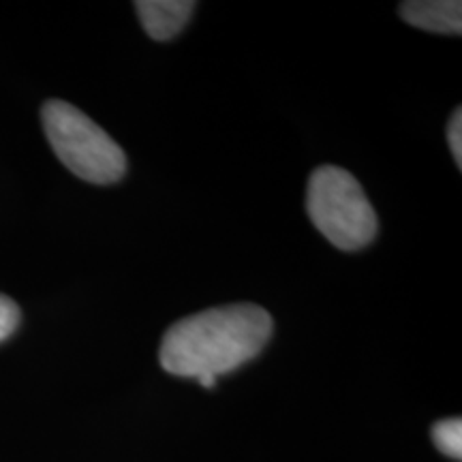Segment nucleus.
<instances>
[{"label":"nucleus","mask_w":462,"mask_h":462,"mask_svg":"<svg viewBox=\"0 0 462 462\" xmlns=\"http://www.w3.org/2000/svg\"><path fill=\"white\" fill-rule=\"evenodd\" d=\"M432 441L449 458H462V421L460 418H449L437 421L432 426Z\"/></svg>","instance_id":"6"},{"label":"nucleus","mask_w":462,"mask_h":462,"mask_svg":"<svg viewBox=\"0 0 462 462\" xmlns=\"http://www.w3.org/2000/svg\"><path fill=\"white\" fill-rule=\"evenodd\" d=\"M20 319H22L20 306H17L11 298L0 293V343L7 340L11 334L17 330Z\"/></svg>","instance_id":"7"},{"label":"nucleus","mask_w":462,"mask_h":462,"mask_svg":"<svg viewBox=\"0 0 462 462\" xmlns=\"http://www.w3.org/2000/svg\"><path fill=\"white\" fill-rule=\"evenodd\" d=\"M306 210L317 231L340 251H357L374 240L379 229L374 208L346 170L323 165L306 189Z\"/></svg>","instance_id":"2"},{"label":"nucleus","mask_w":462,"mask_h":462,"mask_svg":"<svg viewBox=\"0 0 462 462\" xmlns=\"http://www.w3.org/2000/svg\"><path fill=\"white\" fill-rule=\"evenodd\" d=\"M137 15L154 42H170L187 26L195 11L190 0H137Z\"/></svg>","instance_id":"4"},{"label":"nucleus","mask_w":462,"mask_h":462,"mask_svg":"<svg viewBox=\"0 0 462 462\" xmlns=\"http://www.w3.org/2000/svg\"><path fill=\"white\" fill-rule=\"evenodd\" d=\"M45 135L69 171L92 184H114L126 173V157L99 125L65 101L42 109Z\"/></svg>","instance_id":"3"},{"label":"nucleus","mask_w":462,"mask_h":462,"mask_svg":"<svg viewBox=\"0 0 462 462\" xmlns=\"http://www.w3.org/2000/svg\"><path fill=\"white\" fill-rule=\"evenodd\" d=\"M448 143H449V152L458 165V170H462V109L458 107L452 114L448 125Z\"/></svg>","instance_id":"8"},{"label":"nucleus","mask_w":462,"mask_h":462,"mask_svg":"<svg viewBox=\"0 0 462 462\" xmlns=\"http://www.w3.org/2000/svg\"><path fill=\"white\" fill-rule=\"evenodd\" d=\"M401 17L421 31L456 37L462 32V3L458 0H407L401 5Z\"/></svg>","instance_id":"5"},{"label":"nucleus","mask_w":462,"mask_h":462,"mask_svg":"<svg viewBox=\"0 0 462 462\" xmlns=\"http://www.w3.org/2000/svg\"><path fill=\"white\" fill-rule=\"evenodd\" d=\"M273 328V317L262 306H218L173 323L161 343L159 362L170 374L198 379L212 390L218 374L262 354Z\"/></svg>","instance_id":"1"}]
</instances>
